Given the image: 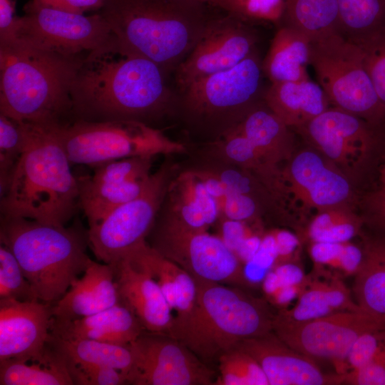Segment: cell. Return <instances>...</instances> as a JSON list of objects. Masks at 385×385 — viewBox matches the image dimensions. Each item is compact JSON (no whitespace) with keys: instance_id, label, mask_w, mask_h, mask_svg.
I'll use <instances>...</instances> for the list:
<instances>
[{"instance_id":"cell-1","label":"cell","mask_w":385,"mask_h":385,"mask_svg":"<svg viewBox=\"0 0 385 385\" xmlns=\"http://www.w3.org/2000/svg\"><path fill=\"white\" fill-rule=\"evenodd\" d=\"M168 72L125 49L115 37L86 54L72 82V121L148 120L159 116L173 94Z\"/></svg>"},{"instance_id":"cell-2","label":"cell","mask_w":385,"mask_h":385,"mask_svg":"<svg viewBox=\"0 0 385 385\" xmlns=\"http://www.w3.org/2000/svg\"><path fill=\"white\" fill-rule=\"evenodd\" d=\"M84 56L67 57L19 39L0 46V114L43 126L72 121L70 91Z\"/></svg>"},{"instance_id":"cell-3","label":"cell","mask_w":385,"mask_h":385,"mask_svg":"<svg viewBox=\"0 0 385 385\" xmlns=\"http://www.w3.org/2000/svg\"><path fill=\"white\" fill-rule=\"evenodd\" d=\"M23 123V154L5 192L1 215L65 226L79 208L78 184L52 126Z\"/></svg>"},{"instance_id":"cell-4","label":"cell","mask_w":385,"mask_h":385,"mask_svg":"<svg viewBox=\"0 0 385 385\" xmlns=\"http://www.w3.org/2000/svg\"><path fill=\"white\" fill-rule=\"evenodd\" d=\"M195 0H104L99 11L119 43L167 72L191 52L210 21Z\"/></svg>"},{"instance_id":"cell-5","label":"cell","mask_w":385,"mask_h":385,"mask_svg":"<svg viewBox=\"0 0 385 385\" xmlns=\"http://www.w3.org/2000/svg\"><path fill=\"white\" fill-rule=\"evenodd\" d=\"M0 220L1 243L17 259L38 299L53 305L91 260L88 230L18 217L1 215Z\"/></svg>"},{"instance_id":"cell-6","label":"cell","mask_w":385,"mask_h":385,"mask_svg":"<svg viewBox=\"0 0 385 385\" xmlns=\"http://www.w3.org/2000/svg\"><path fill=\"white\" fill-rule=\"evenodd\" d=\"M195 279L194 306L171 337L208 366L242 341L272 331L274 314L264 300L239 287Z\"/></svg>"},{"instance_id":"cell-7","label":"cell","mask_w":385,"mask_h":385,"mask_svg":"<svg viewBox=\"0 0 385 385\" xmlns=\"http://www.w3.org/2000/svg\"><path fill=\"white\" fill-rule=\"evenodd\" d=\"M71 165L91 168L133 157L179 153L185 146L136 120H76L52 126Z\"/></svg>"},{"instance_id":"cell-8","label":"cell","mask_w":385,"mask_h":385,"mask_svg":"<svg viewBox=\"0 0 385 385\" xmlns=\"http://www.w3.org/2000/svg\"><path fill=\"white\" fill-rule=\"evenodd\" d=\"M309 65L330 103L371 125L385 122L381 102L364 66L361 48L340 34L311 41Z\"/></svg>"},{"instance_id":"cell-9","label":"cell","mask_w":385,"mask_h":385,"mask_svg":"<svg viewBox=\"0 0 385 385\" xmlns=\"http://www.w3.org/2000/svg\"><path fill=\"white\" fill-rule=\"evenodd\" d=\"M152 229L149 245L194 278L250 287L244 264L220 236L190 228L168 214Z\"/></svg>"},{"instance_id":"cell-10","label":"cell","mask_w":385,"mask_h":385,"mask_svg":"<svg viewBox=\"0 0 385 385\" xmlns=\"http://www.w3.org/2000/svg\"><path fill=\"white\" fill-rule=\"evenodd\" d=\"M23 10L16 23V38L43 50L79 58L115 38L99 11L91 15L70 13L31 0Z\"/></svg>"},{"instance_id":"cell-11","label":"cell","mask_w":385,"mask_h":385,"mask_svg":"<svg viewBox=\"0 0 385 385\" xmlns=\"http://www.w3.org/2000/svg\"><path fill=\"white\" fill-rule=\"evenodd\" d=\"M172 166L164 163L143 191L88 227V246L98 261L111 264L149 235L165 197Z\"/></svg>"},{"instance_id":"cell-12","label":"cell","mask_w":385,"mask_h":385,"mask_svg":"<svg viewBox=\"0 0 385 385\" xmlns=\"http://www.w3.org/2000/svg\"><path fill=\"white\" fill-rule=\"evenodd\" d=\"M385 327L361 309L346 310L319 318L288 322L274 315L273 332L285 344L313 359L331 361L343 374L344 360L356 339Z\"/></svg>"},{"instance_id":"cell-13","label":"cell","mask_w":385,"mask_h":385,"mask_svg":"<svg viewBox=\"0 0 385 385\" xmlns=\"http://www.w3.org/2000/svg\"><path fill=\"white\" fill-rule=\"evenodd\" d=\"M134 385H215L217 374L178 340L144 331L129 344Z\"/></svg>"},{"instance_id":"cell-14","label":"cell","mask_w":385,"mask_h":385,"mask_svg":"<svg viewBox=\"0 0 385 385\" xmlns=\"http://www.w3.org/2000/svg\"><path fill=\"white\" fill-rule=\"evenodd\" d=\"M263 70L256 52L235 66L197 79L180 89L190 113L217 117L248 107L262 91Z\"/></svg>"},{"instance_id":"cell-15","label":"cell","mask_w":385,"mask_h":385,"mask_svg":"<svg viewBox=\"0 0 385 385\" xmlns=\"http://www.w3.org/2000/svg\"><path fill=\"white\" fill-rule=\"evenodd\" d=\"M242 20L231 14L210 19L197 43L175 69L180 89L197 79L235 66L255 51V36Z\"/></svg>"},{"instance_id":"cell-16","label":"cell","mask_w":385,"mask_h":385,"mask_svg":"<svg viewBox=\"0 0 385 385\" xmlns=\"http://www.w3.org/2000/svg\"><path fill=\"white\" fill-rule=\"evenodd\" d=\"M152 158L133 157L111 161L93 168L91 175L77 177L79 208L89 227L143 191L151 176Z\"/></svg>"},{"instance_id":"cell-17","label":"cell","mask_w":385,"mask_h":385,"mask_svg":"<svg viewBox=\"0 0 385 385\" xmlns=\"http://www.w3.org/2000/svg\"><path fill=\"white\" fill-rule=\"evenodd\" d=\"M282 195L292 198L302 210L345 205L351 186L341 172L317 153L304 150L294 155L281 171Z\"/></svg>"},{"instance_id":"cell-18","label":"cell","mask_w":385,"mask_h":385,"mask_svg":"<svg viewBox=\"0 0 385 385\" xmlns=\"http://www.w3.org/2000/svg\"><path fill=\"white\" fill-rule=\"evenodd\" d=\"M52 304L41 301L0 300V361H46Z\"/></svg>"},{"instance_id":"cell-19","label":"cell","mask_w":385,"mask_h":385,"mask_svg":"<svg viewBox=\"0 0 385 385\" xmlns=\"http://www.w3.org/2000/svg\"><path fill=\"white\" fill-rule=\"evenodd\" d=\"M359 116L334 107L328 108L300 129L332 163L352 169L370 150L374 133Z\"/></svg>"},{"instance_id":"cell-20","label":"cell","mask_w":385,"mask_h":385,"mask_svg":"<svg viewBox=\"0 0 385 385\" xmlns=\"http://www.w3.org/2000/svg\"><path fill=\"white\" fill-rule=\"evenodd\" d=\"M237 346L260 365L269 385H335L344 384V374H327L314 359L292 349L273 331L246 339Z\"/></svg>"},{"instance_id":"cell-21","label":"cell","mask_w":385,"mask_h":385,"mask_svg":"<svg viewBox=\"0 0 385 385\" xmlns=\"http://www.w3.org/2000/svg\"><path fill=\"white\" fill-rule=\"evenodd\" d=\"M111 265L120 302L132 311L145 331L170 337L174 314L158 284L124 257Z\"/></svg>"},{"instance_id":"cell-22","label":"cell","mask_w":385,"mask_h":385,"mask_svg":"<svg viewBox=\"0 0 385 385\" xmlns=\"http://www.w3.org/2000/svg\"><path fill=\"white\" fill-rule=\"evenodd\" d=\"M122 257L150 276L160 287L174 314L171 337L194 306L197 294L195 278L151 247L146 240L132 247Z\"/></svg>"},{"instance_id":"cell-23","label":"cell","mask_w":385,"mask_h":385,"mask_svg":"<svg viewBox=\"0 0 385 385\" xmlns=\"http://www.w3.org/2000/svg\"><path fill=\"white\" fill-rule=\"evenodd\" d=\"M119 302L112 265L91 260L83 277L76 279L52 306V320L63 322L78 319Z\"/></svg>"},{"instance_id":"cell-24","label":"cell","mask_w":385,"mask_h":385,"mask_svg":"<svg viewBox=\"0 0 385 385\" xmlns=\"http://www.w3.org/2000/svg\"><path fill=\"white\" fill-rule=\"evenodd\" d=\"M145 330L140 321L119 302L96 314L68 322L51 320V334L65 339H91L128 346Z\"/></svg>"},{"instance_id":"cell-25","label":"cell","mask_w":385,"mask_h":385,"mask_svg":"<svg viewBox=\"0 0 385 385\" xmlns=\"http://www.w3.org/2000/svg\"><path fill=\"white\" fill-rule=\"evenodd\" d=\"M266 106L289 127L300 128L329 108L319 84L309 78L271 83L264 95Z\"/></svg>"},{"instance_id":"cell-26","label":"cell","mask_w":385,"mask_h":385,"mask_svg":"<svg viewBox=\"0 0 385 385\" xmlns=\"http://www.w3.org/2000/svg\"><path fill=\"white\" fill-rule=\"evenodd\" d=\"M361 309L352 300L342 278L314 270L290 309H280L275 316L288 322H302L338 312Z\"/></svg>"},{"instance_id":"cell-27","label":"cell","mask_w":385,"mask_h":385,"mask_svg":"<svg viewBox=\"0 0 385 385\" xmlns=\"http://www.w3.org/2000/svg\"><path fill=\"white\" fill-rule=\"evenodd\" d=\"M166 196L168 215L190 228L207 230L220 215L216 200L195 170L170 180Z\"/></svg>"},{"instance_id":"cell-28","label":"cell","mask_w":385,"mask_h":385,"mask_svg":"<svg viewBox=\"0 0 385 385\" xmlns=\"http://www.w3.org/2000/svg\"><path fill=\"white\" fill-rule=\"evenodd\" d=\"M363 260L354 274L355 302L366 314L385 324V237L365 238Z\"/></svg>"},{"instance_id":"cell-29","label":"cell","mask_w":385,"mask_h":385,"mask_svg":"<svg viewBox=\"0 0 385 385\" xmlns=\"http://www.w3.org/2000/svg\"><path fill=\"white\" fill-rule=\"evenodd\" d=\"M311 41L301 33L283 26L275 34L262 62L264 74L272 83L309 79Z\"/></svg>"},{"instance_id":"cell-30","label":"cell","mask_w":385,"mask_h":385,"mask_svg":"<svg viewBox=\"0 0 385 385\" xmlns=\"http://www.w3.org/2000/svg\"><path fill=\"white\" fill-rule=\"evenodd\" d=\"M235 127L270 165L279 168V164L289 157L288 127L268 107L250 110Z\"/></svg>"},{"instance_id":"cell-31","label":"cell","mask_w":385,"mask_h":385,"mask_svg":"<svg viewBox=\"0 0 385 385\" xmlns=\"http://www.w3.org/2000/svg\"><path fill=\"white\" fill-rule=\"evenodd\" d=\"M48 345L68 364L112 367L123 372L126 379L133 364L129 345L121 346L83 339H65L51 334Z\"/></svg>"},{"instance_id":"cell-32","label":"cell","mask_w":385,"mask_h":385,"mask_svg":"<svg viewBox=\"0 0 385 385\" xmlns=\"http://www.w3.org/2000/svg\"><path fill=\"white\" fill-rule=\"evenodd\" d=\"M281 20L311 41L339 34L337 0H285Z\"/></svg>"},{"instance_id":"cell-33","label":"cell","mask_w":385,"mask_h":385,"mask_svg":"<svg viewBox=\"0 0 385 385\" xmlns=\"http://www.w3.org/2000/svg\"><path fill=\"white\" fill-rule=\"evenodd\" d=\"M218 148L227 161L255 175L273 195H282V170L270 165L235 126L225 132Z\"/></svg>"},{"instance_id":"cell-34","label":"cell","mask_w":385,"mask_h":385,"mask_svg":"<svg viewBox=\"0 0 385 385\" xmlns=\"http://www.w3.org/2000/svg\"><path fill=\"white\" fill-rule=\"evenodd\" d=\"M31 361L34 363L31 364L28 361L16 359L0 361V384H74L66 361L52 349L51 354L46 361Z\"/></svg>"},{"instance_id":"cell-35","label":"cell","mask_w":385,"mask_h":385,"mask_svg":"<svg viewBox=\"0 0 385 385\" xmlns=\"http://www.w3.org/2000/svg\"><path fill=\"white\" fill-rule=\"evenodd\" d=\"M339 34L350 41L385 27V0H337Z\"/></svg>"},{"instance_id":"cell-36","label":"cell","mask_w":385,"mask_h":385,"mask_svg":"<svg viewBox=\"0 0 385 385\" xmlns=\"http://www.w3.org/2000/svg\"><path fill=\"white\" fill-rule=\"evenodd\" d=\"M361 219L345 205L320 210L308 225L307 235L311 242H349L359 235Z\"/></svg>"},{"instance_id":"cell-37","label":"cell","mask_w":385,"mask_h":385,"mask_svg":"<svg viewBox=\"0 0 385 385\" xmlns=\"http://www.w3.org/2000/svg\"><path fill=\"white\" fill-rule=\"evenodd\" d=\"M314 270L339 278L354 276L363 260V248L350 241L311 242L309 248Z\"/></svg>"},{"instance_id":"cell-38","label":"cell","mask_w":385,"mask_h":385,"mask_svg":"<svg viewBox=\"0 0 385 385\" xmlns=\"http://www.w3.org/2000/svg\"><path fill=\"white\" fill-rule=\"evenodd\" d=\"M217 363L215 385H269L258 362L238 346L222 354Z\"/></svg>"},{"instance_id":"cell-39","label":"cell","mask_w":385,"mask_h":385,"mask_svg":"<svg viewBox=\"0 0 385 385\" xmlns=\"http://www.w3.org/2000/svg\"><path fill=\"white\" fill-rule=\"evenodd\" d=\"M25 143L23 123L0 114V195L10 183Z\"/></svg>"},{"instance_id":"cell-40","label":"cell","mask_w":385,"mask_h":385,"mask_svg":"<svg viewBox=\"0 0 385 385\" xmlns=\"http://www.w3.org/2000/svg\"><path fill=\"white\" fill-rule=\"evenodd\" d=\"M39 301L17 259L6 245H0V300Z\"/></svg>"},{"instance_id":"cell-41","label":"cell","mask_w":385,"mask_h":385,"mask_svg":"<svg viewBox=\"0 0 385 385\" xmlns=\"http://www.w3.org/2000/svg\"><path fill=\"white\" fill-rule=\"evenodd\" d=\"M351 41L361 48L365 68L381 102L385 106V27Z\"/></svg>"},{"instance_id":"cell-42","label":"cell","mask_w":385,"mask_h":385,"mask_svg":"<svg viewBox=\"0 0 385 385\" xmlns=\"http://www.w3.org/2000/svg\"><path fill=\"white\" fill-rule=\"evenodd\" d=\"M285 0H225L223 9L243 19L267 21L282 19Z\"/></svg>"},{"instance_id":"cell-43","label":"cell","mask_w":385,"mask_h":385,"mask_svg":"<svg viewBox=\"0 0 385 385\" xmlns=\"http://www.w3.org/2000/svg\"><path fill=\"white\" fill-rule=\"evenodd\" d=\"M385 340V327L360 335L351 346L344 362L343 374L359 369L376 356Z\"/></svg>"},{"instance_id":"cell-44","label":"cell","mask_w":385,"mask_h":385,"mask_svg":"<svg viewBox=\"0 0 385 385\" xmlns=\"http://www.w3.org/2000/svg\"><path fill=\"white\" fill-rule=\"evenodd\" d=\"M66 364L74 384L121 385L127 384L125 374L112 367Z\"/></svg>"},{"instance_id":"cell-45","label":"cell","mask_w":385,"mask_h":385,"mask_svg":"<svg viewBox=\"0 0 385 385\" xmlns=\"http://www.w3.org/2000/svg\"><path fill=\"white\" fill-rule=\"evenodd\" d=\"M344 384L385 385V340L374 359L366 366L344 374Z\"/></svg>"},{"instance_id":"cell-46","label":"cell","mask_w":385,"mask_h":385,"mask_svg":"<svg viewBox=\"0 0 385 385\" xmlns=\"http://www.w3.org/2000/svg\"><path fill=\"white\" fill-rule=\"evenodd\" d=\"M41 6L59 11L84 14L101 11L104 0H31Z\"/></svg>"},{"instance_id":"cell-47","label":"cell","mask_w":385,"mask_h":385,"mask_svg":"<svg viewBox=\"0 0 385 385\" xmlns=\"http://www.w3.org/2000/svg\"><path fill=\"white\" fill-rule=\"evenodd\" d=\"M16 0H0V46L11 43L16 40Z\"/></svg>"},{"instance_id":"cell-48","label":"cell","mask_w":385,"mask_h":385,"mask_svg":"<svg viewBox=\"0 0 385 385\" xmlns=\"http://www.w3.org/2000/svg\"><path fill=\"white\" fill-rule=\"evenodd\" d=\"M277 248L275 265L296 261V254L299 242L296 235L284 230L272 232Z\"/></svg>"},{"instance_id":"cell-49","label":"cell","mask_w":385,"mask_h":385,"mask_svg":"<svg viewBox=\"0 0 385 385\" xmlns=\"http://www.w3.org/2000/svg\"><path fill=\"white\" fill-rule=\"evenodd\" d=\"M367 203L374 223L385 230V188H381L371 194Z\"/></svg>"},{"instance_id":"cell-50","label":"cell","mask_w":385,"mask_h":385,"mask_svg":"<svg viewBox=\"0 0 385 385\" xmlns=\"http://www.w3.org/2000/svg\"><path fill=\"white\" fill-rule=\"evenodd\" d=\"M195 1H199L205 5H211L213 6H217L222 9L224 8L225 1V0H195Z\"/></svg>"},{"instance_id":"cell-51","label":"cell","mask_w":385,"mask_h":385,"mask_svg":"<svg viewBox=\"0 0 385 385\" xmlns=\"http://www.w3.org/2000/svg\"><path fill=\"white\" fill-rule=\"evenodd\" d=\"M380 179L381 183V188H385V163L381 170Z\"/></svg>"}]
</instances>
